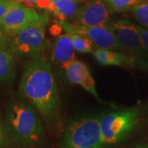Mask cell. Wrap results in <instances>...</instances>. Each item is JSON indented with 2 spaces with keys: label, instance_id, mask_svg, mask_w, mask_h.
Returning <instances> with one entry per match:
<instances>
[{
  "label": "cell",
  "instance_id": "6da1fadb",
  "mask_svg": "<svg viewBox=\"0 0 148 148\" xmlns=\"http://www.w3.org/2000/svg\"><path fill=\"white\" fill-rule=\"evenodd\" d=\"M19 90L49 123L59 119L60 102L50 62L43 53L32 58L21 77Z\"/></svg>",
  "mask_w": 148,
  "mask_h": 148
},
{
  "label": "cell",
  "instance_id": "7a4b0ae2",
  "mask_svg": "<svg viewBox=\"0 0 148 148\" xmlns=\"http://www.w3.org/2000/svg\"><path fill=\"white\" fill-rule=\"evenodd\" d=\"M7 132L23 147L39 145L45 138L41 119L34 108L21 101H12L6 110Z\"/></svg>",
  "mask_w": 148,
  "mask_h": 148
},
{
  "label": "cell",
  "instance_id": "3957f363",
  "mask_svg": "<svg viewBox=\"0 0 148 148\" xmlns=\"http://www.w3.org/2000/svg\"><path fill=\"white\" fill-rule=\"evenodd\" d=\"M140 107L112 111L100 116L101 134L105 145L121 143L133 132L142 119Z\"/></svg>",
  "mask_w": 148,
  "mask_h": 148
},
{
  "label": "cell",
  "instance_id": "277c9868",
  "mask_svg": "<svg viewBox=\"0 0 148 148\" xmlns=\"http://www.w3.org/2000/svg\"><path fill=\"white\" fill-rule=\"evenodd\" d=\"M47 16L31 23L10 38L8 49L15 58H35L44 53L46 47L45 27Z\"/></svg>",
  "mask_w": 148,
  "mask_h": 148
},
{
  "label": "cell",
  "instance_id": "5b68a950",
  "mask_svg": "<svg viewBox=\"0 0 148 148\" xmlns=\"http://www.w3.org/2000/svg\"><path fill=\"white\" fill-rule=\"evenodd\" d=\"M104 146L100 116L92 115L69 123L61 148H104Z\"/></svg>",
  "mask_w": 148,
  "mask_h": 148
},
{
  "label": "cell",
  "instance_id": "8992f818",
  "mask_svg": "<svg viewBox=\"0 0 148 148\" xmlns=\"http://www.w3.org/2000/svg\"><path fill=\"white\" fill-rule=\"evenodd\" d=\"M123 51L140 68L148 71V58L138 26L127 19H119L110 24Z\"/></svg>",
  "mask_w": 148,
  "mask_h": 148
},
{
  "label": "cell",
  "instance_id": "52a82bcc",
  "mask_svg": "<svg viewBox=\"0 0 148 148\" xmlns=\"http://www.w3.org/2000/svg\"><path fill=\"white\" fill-rule=\"evenodd\" d=\"M68 34H77L89 38L95 47L106 50H122L110 24L104 27H88L79 26L69 21H58Z\"/></svg>",
  "mask_w": 148,
  "mask_h": 148
},
{
  "label": "cell",
  "instance_id": "ba28073f",
  "mask_svg": "<svg viewBox=\"0 0 148 148\" xmlns=\"http://www.w3.org/2000/svg\"><path fill=\"white\" fill-rule=\"evenodd\" d=\"M42 16L43 15L37 13L33 8H29L16 2L1 21L0 27L8 36L12 37L16 32Z\"/></svg>",
  "mask_w": 148,
  "mask_h": 148
},
{
  "label": "cell",
  "instance_id": "9c48e42d",
  "mask_svg": "<svg viewBox=\"0 0 148 148\" xmlns=\"http://www.w3.org/2000/svg\"><path fill=\"white\" fill-rule=\"evenodd\" d=\"M74 24L88 27H104L109 24L110 9L103 0H90L77 8Z\"/></svg>",
  "mask_w": 148,
  "mask_h": 148
},
{
  "label": "cell",
  "instance_id": "30bf717a",
  "mask_svg": "<svg viewBox=\"0 0 148 148\" xmlns=\"http://www.w3.org/2000/svg\"><path fill=\"white\" fill-rule=\"evenodd\" d=\"M65 74L70 82L82 86L101 103L103 101L95 89V80L91 76L90 69L83 62L75 59L65 70Z\"/></svg>",
  "mask_w": 148,
  "mask_h": 148
},
{
  "label": "cell",
  "instance_id": "8fae6325",
  "mask_svg": "<svg viewBox=\"0 0 148 148\" xmlns=\"http://www.w3.org/2000/svg\"><path fill=\"white\" fill-rule=\"evenodd\" d=\"M75 52L70 35L68 33L60 35L55 39L53 45L52 62L57 67L65 71L76 59Z\"/></svg>",
  "mask_w": 148,
  "mask_h": 148
},
{
  "label": "cell",
  "instance_id": "7c38bea8",
  "mask_svg": "<svg viewBox=\"0 0 148 148\" xmlns=\"http://www.w3.org/2000/svg\"><path fill=\"white\" fill-rule=\"evenodd\" d=\"M93 55L97 62L103 66H123L135 64L134 60L127 53L116 50L96 49L93 52Z\"/></svg>",
  "mask_w": 148,
  "mask_h": 148
},
{
  "label": "cell",
  "instance_id": "4fadbf2b",
  "mask_svg": "<svg viewBox=\"0 0 148 148\" xmlns=\"http://www.w3.org/2000/svg\"><path fill=\"white\" fill-rule=\"evenodd\" d=\"M77 8V0H53L47 10L55 16L58 21H67L74 17Z\"/></svg>",
  "mask_w": 148,
  "mask_h": 148
},
{
  "label": "cell",
  "instance_id": "5bb4252c",
  "mask_svg": "<svg viewBox=\"0 0 148 148\" xmlns=\"http://www.w3.org/2000/svg\"><path fill=\"white\" fill-rule=\"evenodd\" d=\"M16 74V60L8 48L0 49V86L10 82Z\"/></svg>",
  "mask_w": 148,
  "mask_h": 148
},
{
  "label": "cell",
  "instance_id": "9a60e30c",
  "mask_svg": "<svg viewBox=\"0 0 148 148\" xmlns=\"http://www.w3.org/2000/svg\"><path fill=\"white\" fill-rule=\"evenodd\" d=\"M69 35L71 36L76 52L81 53H88L94 52L95 45L89 38L82 36V35H77V34H69Z\"/></svg>",
  "mask_w": 148,
  "mask_h": 148
},
{
  "label": "cell",
  "instance_id": "2e32d148",
  "mask_svg": "<svg viewBox=\"0 0 148 148\" xmlns=\"http://www.w3.org/2000/svg\"><path fill=\"white\" fill-rule=\"evenodd\" d=\"M144 1L146 0H105L110 10L118 12L131 10L132 8Z\"/></svg>",
  "mask_w": 148,
  "mask_h": 148
},
{
  "label": "cell",
  "instance_id": "e0dca14e",
  "mask_svg": "<svg viewBox=\"0 0 148 148\" xmlns=\"http://www.w3.org/2000/svg\"><path fill=\"white\" fill-rule=\"evenodd\" d=\"M132 16L141 24V27L148 28V1H144L131 9Z\"/></svg>",
  "mask_w": 148,
  "mask_h": 148
},
{
  "label": "cell",
  "instance_id": "ac0fdd59",
  "mask_svg": "<svg viewBox=\"0 0 148 148\" xmlns=\"http://www.w3.org/2000/svg\"><path fill=\"white\" fill-rule=\"evenodd\" d=\"M15 3H16L15 0H4L0 3V22Z\"/></svg>",
  "mask_w": 148,
  "mask_h": 148
},
{
  "label": "cell",
  "instance_id": "d6986e66",
  "mask_svg": "<svg viewBox=\"0 0 148 148\" xmlns=\"http://www.w3.org/2000/svg\"><path fill=\"white\" fill-rule=\"evenodd\" d=\"M10 143L8 134L5 127H3L2 123L0 122V147H4L8 146Z\"/></svg>",
  "mask_w": 148,
  "mask_h": 148
},
{
  "label": "cell",
  "instance_id": "ffe728a7",
  "mask_svg": "<svg viewBox=\"0 0 148 148\" xmlns=\"http://www.w3.org/2000/svg\"><path fill=\"white\" fill-rule=\"evenodd\" d=\"M138 31L140 33V36L142 37V40H143V46L146 50L147 53V56L148 58V28H145V27H141V26H138Z\"/></svg>",
  "mask_w": 148,
  "mask_h": 148
},
{
  "label": "cell",
  "instance_id": "44dd1931",
  "mask_svg": "<svg viewBox=\"0 0 148 148\" xmlns=\"http://www.w3.org/2000/svg\"><path fill=\"white\" fill-rule=\"evenodd\" d=\"M10 36L6 34L4 31L0 27V49L8 47L10 42Z\"/></svg>",
  "mask_w": 148,
  "mask_h": 148
},
{
  "label": "cell",
  "instance_id": "7402d4cb",
  "mask_svg": "<svg viewBox=\"0 0 148 148\" xmlns=\"http://www.w3.org/2000/svg\"><path fill=\"white\" fill-rule=\"evenodd\" d=\"M63 28L61 27V26L58 24V21H56L53 25H52L50 28H49V32L51 35H53L54 36H59L61 35V32H62Z\"/></svg>",
  "mask_w": 148,
  "mask_h": 148
},
{
  "label": "cell",
  "instance_id": "603a6c76",
  "mask_svg": "<svg viewBox=\"0 0 148 148\" xmlns=\"http://www.w3.org/2000/svg\"><path fill=\"white\" fill-rule=\"evenodd\" d=\"M17 3H20L24 6H26L29 8H32L33 7L36 6L38 0H15Z\"/></svg>",
  "mask_w": 148,
  "mask_h": 148
},
{
  "label": "cell",
  "instance_id": "cb8c5ba5",
  "mask_svg": "<svg viewBox=\"0 0 148 148\" xmlns=\"http://www.w3.org/2000/svg\"><path fill=\"white\" fill-rule=\"evenodd\" d=\"M53 0H38L36 6L39 8H42V9H47L49 5L50 4V3Z\"/></svg>",
  "mask_w": 148,
  "mask_h": 148
},
{
  "label": "cell",
  "instance_id": "d4e9b609",
  "mask_svg": "<svg viewBox=\"0 0 148 148\" xmlns=\"http://www.w3.org/2000/svg\"><path fill=\"white\" fill-rule=\"evenodd\" d=\"M133 148H148V144H144V145H139L138 147H135Z\"/></svg>",
  "mask_w": 148,
  "mask_h": 148
},
{
  "label": "cell",
  "instance_id": "484cf974",
  "mask_svg": "<svg viewBox=\"0 0 148 148\" xmlns=\"http://www.w3.org/2000/svg\"><path fill=\"white\" fill-rule=\"evenodd\" d=\"M77 2H86V1H88V2H89L90 0H77Z\"/></svg>",
  "mask_w": 148,
  "mask_h": 148
},
{
  "label": "cell",
  "instance_id": "4316f807",
  "mask_svg": "<svg viewBox=\"0 0 148 148\" xmlns=\"http://www.w3.org/2000/svg\"><path fill=\"white\" fill-rule=\"evenodd\" d=\"M3 1H4V0H0V3H1V2H3Z\"/></svg>",
  "mask_w": 148,
  "mask_h": 148
}]
</instances>
